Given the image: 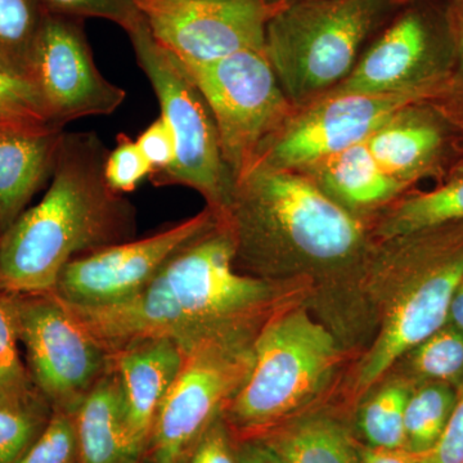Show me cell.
Segmentation results:
<instances>
[{
	"mask_svg": "<svg viewBox=\"0 0 463 463\" xmlns=\"http://www.w3.org/2000/svg\"><path fill=\"white\" fill-rule=\"evenodd\" d=\"M214 214L241 272L306 288L307 307L318 310L340 341L359 319L373 327L364 292L376 242L370 222L335 203L306 174L254 164L233 179Z\"/></svg>",
	"mask_w": 463,
	"mask_h": 463,
	"instance_id": "obj_1",
	"label": "cell"
},
{
	"mask_svg": "<svg viewBox=\"0 0 463 463\" xmlns=\"http://www.w3.org/2000/svg\"><path fill=\"white\" fill-rule=\"evenodd\" d=\"M307 289L241 272L230 234L216 223L188 242L141 291L100 307L67 304L109 355L130 344L169 337L183 347L258 335L288 304L307 306Z\"/></svg>",
	"mask_w": 463,
	"mask_h": 463,
	"instance_id": "obj_2",
	"label": "cell"
},
{
	"mask_svg": "<svg viewBox=\"0 0 463 463\" xmlns=\"http://www.w3.org/2000/svg\"><path fill=\"white\" fill-rule=\"evenodd\" d=\"M96 132H63L50 188L0 237V291L52 294L67 264L133 240L136 209L109 187Z\"/></svg>",
	"mask_w": 463,
	"mask_h": 463,
	"instance_id": "obj_3",
	"label": "cell"
},
{
	"mask_svg": "<svg viewBox=\"0 0 463 463\" xmlns=\"http://www.w3.org/2000/svg\"><path fill=\"white\" fill-rule=\"evenodd\" d=\"M463 279V222L376 240L364 292L373 327L352 392L361 399L414 346L448 322Z\"/></svg>",
	"mask_w": 463,
	"mask_h": 463,
	"instance_id": "obj_4",
	"label": "cell"
},
{
	"mask_svg": "<svg viewBox=\"0 0 463 463\" xmlns=\"http://www.w3.org/2000/svg\"><path fill=\"white\" fill-rule=\"evenodd\" d=\"M341 361L339 337L307 304L279 307L255 337L251 373L225 408V422L241 438L279 428L325 392Z\"/></svg>",
	"mask_w": 463,
	"mask_h": 463,
	"instance_id": "obj_5",
	"label": "cell"
},
{
	"mask_svg": "<svg viewBox=\"0 0 463 463\" xmlns=\"http://www.w3.org/2000/svg\"><path fill=\"white\" fill-rule=\"evenodd\" d=\"M392 0H292L270 17L265 54L298 108L345 80Z\"/></svg>",
	"mask_w": 463,
	"mask_h": 463,
	"instance_id": "obj_6",
	"label": "cell"
},
{
	"mask_svg": "<svg viewBox=\"0 0 463 463\" xmlns=\"http://www.w3.org/2000/svg\"><path fill=\"white\" fill-rule=\"evenodd\" d=\"M137 62L156 94L161 118L172 128L175 163L166 172L152 174L157 187L183 185L199 192L216 213L230 194L232 179L222 155L212 111L187 67L152 35L145 18L128 30Z\"/></svg>",
	"mask_w": 463,
	"mask_h": 463,
	"instance_id": "obj_7",
	"label": "cell"
},
{
	"mask_svg": "<svg viewBox=\"0 0 463 463\" xmlns=\"http://www.w3.org/2000/svg\"><path fill=\"white\" fill-rule=\"evenodd\" d=\"M214 118L232 179L254 163L264 142L294 112L265 50L209 63H184Z\"/></svg>",
	"mask_w": 463,
	"mask_h": 463,
	"instance_id": "obj_8",
	"label": "cell"
},
{
	"mask_svg": "<svg viewBox=\"0 0 463 463\" xmlns=\"http://www.w3.org/2000/svg\"><path fill=\"white\" fill-rule=\"evenodd\" d=\"M255 336L203 340L184 350L178 376L161 403L146 456L151 463H182L197 439L248 380Z\"/></svg>",
	"mask_w": 463,
	"mask_h": 463,
	"instance_id": "obj_9",
	"label": "cell"
},
{
	"mask_svg": "<svg viewBox=\"0 0 463 463\" xmlns=\"http://www.w3.org/2000/svg\"><path fill=\"white\" fill-rule=\"evenodd\" d=\"M8 297L33 385L52 410L75 413L108 373L109 355L53 292Z\"/></svg>",
	"mask_w": 463,
	"mask_h": 463,
	"instance_id": "obj_10",
	"label": "cell"
},
{
	"mask_svg": "<svg viewBox=\"0 0 463 463\" xmlns=\"http://www.w3.org/2000/svg\"><path fill=\"white\" fill-rule=\"evenodd\" d=\"M455 63L448 7H413L359 57L345 80L326 94H412L434 99Z\"/></svg>",
	"mask_w": 463,
	"mask_h": 463,
	"instance_id": "obj_11",
	"label": "cell"
},
{
	"mask_svg": "<svg viewBox=\"0 0 463 463\" xmlns=\"http://www.w3.org/2000/svg\"><path fill=\"white\" fill-rule=\"evenodd\" d=\"M422 102L412 94H325L295 108L259 149L254 164L303 170L364 143L399 109Z\"/></svg>",
	"mask_w": 463,
	"mask_h": 463,
	"instance_id": "obj_12",
	"label": "cell"
},
{
	"mask_svg": "<svg viewBox=\"0 0 463 463\" xmlns=\"http://www.w3.org/2000/svg\"><path fill=\"white\" fill-rule=\"evenodd\" d=\"M152 35L184 63H209L239 52L264 50L268 0H136Z\"/></svg>",
	"mask_w": 463,
	"mask_h": 463,
	"instance_id": "obj_13",
	"label": "cell"
},
{
	"mask_svg": "<svg viewBox=\"0 0 463 463\" xmlns=\"http://www.w3.org/2000/svg\"><path fill=\"white\" fill-rule=\"evenodd\" d=\"M30 80L38 90L52 127L88 116H109L127 91L97 67L80 18L47 12L33 45Z\"/></svg>",
	"mask_w": 463,
	"mask_h": 463,
	"instance_id": "obj_14",
	"label": "cell"
},
{
	"mask_svg": "<svg viewBox=\"0 0 463 463\" xmlns=\"http://www.w3.org/2000/svg\"><path fill=\"white\" fill-rule=\"evenodd\" d=\"M216 223L214 212L199 214L148 237L116 243L66 265L53 294L75 307H100L133 297L188 242Z\"/></svg>",
	"mask_w": 463,
	"mask_h": 463,
	"instance_id": "obj_15",
	"label": "cell"
},
{
	"mask_svg": "<svg viewBox=\"0 0 463 463\" xmlns=\"http://www.w3.org/2000/svg\"><path fill=\"white\" fill-rule=\"evenodd\" d=\"M365 145L379 165L411 191L423 179L443 184L463 172V133L426 100L399 109Z\"/></svg>",
	"mask_w": 463,
	"mask_h": 463,
	"instance_id": "obj_16",
	"label": "cell"
},
{
	"mask_svg": "<svg viewBox=\"0 0 463 463\" xmlns=\"http://www.w3.org/2000/svg\"><path fill=\"white\" fill-rule=\"evenodd\" d=\"M184 349L169 337H154L118 350L109 365L120 386L125 428L133 447L146 456L161 403L178 376Z\"/></svg>",
	"mask_w": 463,
	"mask_h": 463,
	"instance_id": "obj_17",
	"label": "cell"
},
{
	"mask_svg": "<svg viewBox=\"0 0 463 463\" xmlns=\"http://www.w3.org/2000/svg\"><path fill=\"white\" fill-rule=\"evenodd\" d=\"M62 136L52 125L0 130V237L53 174Z\"/></svg>",
	"mask_w": 463,
	"mask_h": 463,
	"instance_id": "obj_18",
	"label": "cell"
},
{
	"mask_svg": "<svg viewBox=\"0 0 463 463\" xmlns=\"http://www.w3.org/2000/svg\"><path fill=\"white\" fill-rule=\"evenodd\" d=\"M298 172L335 203L368 222L411 191L379 165L365 142Z\"/></svg>",
	"mask_w": 463,
	"mask_h": 463,
	"instance_id": "obj_19",
	"label": "cell"
},
{
	"mask_svg": "<svg viewBox=\"0 0 463 463\" xmlns=\"http://www.w3.org/2000/svg\"><path fill=\"white\" fill-rule=\"evenodd\" d=\"M80 463H138L125 428L123 399L111 365L74 413Z\"/></svg>",
	"mask_w": 463,
	"mask_h": 463,
	"instance_id": "obj_20",
	"label": "cell"
},
{
	"mask_svg": "<svg viewBox=\"0 0 463 463\" xmlns=\"http://www.w3.org/2000/svg\"><path fill=\"white\" fill-rule=\"evenodd\" d=\"M286 463H362L359 444L327 413H303L260 435Z\"/></svg>",
	"mask_w": 463,
	"mask_h": 463,
	"instance_id": "obj_21",
	"label": "cell"
},
{
	"mask_svg": "<svg viewBox=\"0 0 463 463\" xmlns=\"http://www.w3.org/2000/svg\"><path fill=\"white\" fill-rule=\"evenodd\" d=\"M463 222V172L431 191H410L370 221L374 240Z\"/></svg>",
	"mask_w": 463,
	"mask_h": 463,
	"instance_id": "obj_22",
	"label": "cell"
},
{
	"mask_svg": "<svg viewBox=\"0 0 463 463\" xmlns=\"http://www.w3.org/2000/svg\"><path fill=\"white\" fill-rule=\"evenodd\" d=\"M457 399V389L448 383H425L414 385L404 414V449L425 456L435 447Z\"/></svg>",
	"mask_w": 463,
	"mask_h": 463,
	"instance_id": "obj_23",
	"label": "cell"
},
{
	"mask_svg": "<svg viewBox=\"0 0 463 463\" xmlns=\"http://www.w3.org/2000/svg\"><path fill=\"white\" fill-rule=\"evenodd\" d=\"M399 364H403L399 374L414 385L441 383L458 389L463 383V334L447 322L411 349Z\"/></svg>",
	"mask_w": 463,
	"mask_h": 463,
	"instance_id": "obj_24",
	"label": "cell"
},
{
	"mask_svg": "<svg viewBox=\"0 0 463 463\" xmlns=\"http://www.w3.org/2000/svg\"><path fill=\"white\" fill-rule=\"evenodd\" d=\"M412 381L397 374L362 404L358 428L365 446L383 449H404V414Z\"/></svg>",
	"mask_w": 463,
	"mask_h": 463,
	"instance_id": "obj_25",
	"label": "cell"
},
{
	"mask_svg": "<svg viewBox=\"0 0 463 463\" xmlns=\"http://www.w3.org/2000/svg\"><path fill=\"white\" fill-rule=\"evenodd\" d=\"M47 12L38 0H0V69L3 71L32 83L33 45Z\"/></svg>",
	"mask_w": 463,
	"mask_h": 463,
	"instance_id": "obj_26",
	"label": "cell"
},
{
	"mask_svg": "<svg viewBox=\"0 0 463 463\" xmlns=\"http://www.w3.org/2000/svg\"><path fill=\"white\" fill-rule=\"evenodd\" d=\"M52 413L41 392L0 397V463H17L41 437Z\"/></svg>",
	"mask_w": 463,
	"mask_h": 463,
	"instance_id": "obj_27",
	"label": "cell"
},
{
	"mask_svg": "<svg viewBox=\"0 0 463 463\" xmlns=\"http://www.w3.org/2000/svg\"><path fill=\"white\" fill-rule=\"evenodd\" d=\"M18 344L11 300L0 291V397H29L39 392L21 359Z\"/></svg>",
	"mask_w": 463,
	"mask_h": 463,
	"instance_id": "obj_28",
	"label": "cell"
},
{
	"mask_svg": "<svg viewBox=\"0 0 463 463\" xmlns=\"http://www.w3.org/2000/svg\"><path fill=\"white\" fill-rule=\"evenodd\" d=\"M17 463H80L74 413L53 411L41 437Z\"/></svg>",
	"mask_w": 463,
	"mask_h": 463,
	"instance_id": "obj_29",
	"label": "cell"
},
{
	"mask_svg": "<svg viewBox=\"0 0 463 463\" xmlns=\"http://www.w3.org/2000/svg\"><path fill=\"white\" fill-rule=\"evenodd\" d=\"M448 17L455 43V63L447 83L429 102L463 133V0L448 5Z\"/></svg>",
	"mask_w": 463,
	"mask_h": 463,
	"instance_id": "obj_30",
	"label": "cell"
},
{
	"mask_svg": "<svg viewBox=\"0 0 463 463\" xmlns=\"http://www.w3.org/2000/svg\"><path fill=\"white\" fill-rule=\"evenodd\" d=\"M45 11L62 16L102 18L123 27L132 29L143 17L136 0H38Z\"/></svg>",
	"mask_w": 463,
	"mask_h": 463,
	"instance_id": "obj_31",
	"label": "cell"
},
{
	"mask_svg": "<svg viewBox=\"0 0 463 463\" xmlns=\"http://www.w3.org/2000/svg\"><path fill=\"white\" fill-rule=\"evenodd\" d=\"M151 173L152 167L137 142L120 134L118 146L106 160V179L109 187L121 194L133 192Z\"/></svg>",
	"mask_w": 463,
	"mask_h": 463,
	"instance_id": "obj_32",
	"label": "cell"
},
{
	"mask_svg": "<svg viewBox=\"0 0 463 463\" xmlns=\"http://www.w3.org/2000/svg\"><path fill=\"white\" fill-rule=\"evenodd\" d=\"M0 115L21 123L51 125L38 90L30 81L0 69Z\"/></svg>",
	"mask_w": 463,
	"mask_h": 463,
	"instance_id": "obj_33",
	"label": "cell"
},
{
	"mask_svg": "<svg viewBox=\"0 0 463 463\" xmlns=\"http://www.w3.org/2000/svg\"><path fill=\"white\" fill-rule=\"evenodd\" d=\"M182 463H239L233 432L225 422L223 413L210 423Z\"/></svg>",
	"mask_w": 463,
	"mask_h": 463,
	"instance_id": "obj_34",
	"label": "cell"
},
{
	"mask_svg": "<svg viewBox=\"0 0 463 463\" xmlns=\"http://www.w3.org/2000/svg\"><path fill=\"white\" fill-rule=\"evenodd\" d=\"M136 142L152 167L151 175L166 172L175 163V137L172 128L161 116L143 130Z\"/></svg>",
	"mask_w": 463,
	"mask_h": 463,
	"instance_id": "obj_35",
	"label": "cell"
},
{
	"mask_svg": "<svg viewBox=\"0 0 463 463\" xmlns=\"http://www.w3.org/2000/svg\"><path fill=\"white\" fill-rule=\"evenodd\" d=\"M425 463H463V383L457 389L452 414L438 443L428 455Z\"/></svg>",
	"mask_w": 463,
	"mask_h": 463,
	"instance_id": "obj_36",
	"label": "cell"
},
{
	"mask_svg": "<svg viewBox=\"0 0 463 463\" xmlns=\"http://www.w3.org/2000/svg\"><path fill=\"white\" fill-rule=\"evenodd\" d=\"M239 463H286L263 438H241L236 441Z\"/></svg>",
	"mask_w": 463,
	"mask_h": 463,
	"instance_id": "obj_37",
	"label": "cell"
},
{
	"mask_svg": "<svg viewBox=\"0 0 463 463\" xmlns=\"http://www.w3.org/2000/svg\"><path fill=\"white\" fill-rule=\"evenodd\" d=\"M362 463H425L423 457L413 455L405 449H383L359 446Z\"/></svg>",
	"mask_w": 463,
	"mask_h": 463,
	"instance_id": "obj_38",
	"label": "cell"
},
{
	"mask_svg": "<svg viewBox=\"0 0 463 463\" xmlns=\"http://www.w3.org/2000/svg\"><path fill=\"white\" fill-rule=\"evenodd\" d=\"M448 322L455 326L457 330L463 334V279L457 288L452 301H450L449 315H448Z\"/></svg>",
	"mask_w": 463,
	"mask_h": 463,
	"instance_id": "obj_39",
	"label": "cell"
},
{
	"mask_svg": "<svg viewBox=\"0 0 463 463\" xmlns=\"http://www.w3.org/2000/svg\"><path fill=\"white\" fill-rule=\"evenodd\" d=\"M23 125H42V124H29L21 123V121L11 120V118H5L0 115V130L8 129V128L23 127Z\"/></svg>",
	"mask_w": 463,
	"mask_h": 463,
	"instance_id": "obj_40",
	"label": "cell"
},
{
	"mask_svg": "<svg viewBox=\"0 0 463 463\" xmlns=\"http://www.w3.org/2000/svg\"><path fill=\"white\" fill-rule=\"evenodd\" d=\"M411 2H413V0H392V5H403Z\"/></svg>",
	"mask_w": 463,
	"mask_h": 463,
	"instance_id": "obj_41",
	"label": "cell"
},
{
	"mask_svg": "<svg viewBox=\"0 0 463 463\" xmlns=\"http://www.w3.org/2000/svg\"><path fill=\"white\" fill-rule=\"evenodd\" d=\"M270 3H279V5H286V3L292 2V0H268Z\"/></svg>",
	"mask_w": 463,
	"mask_h": 463,
	"instance_id": "obj_42",
	"label": "cell"
}]
</instances>
